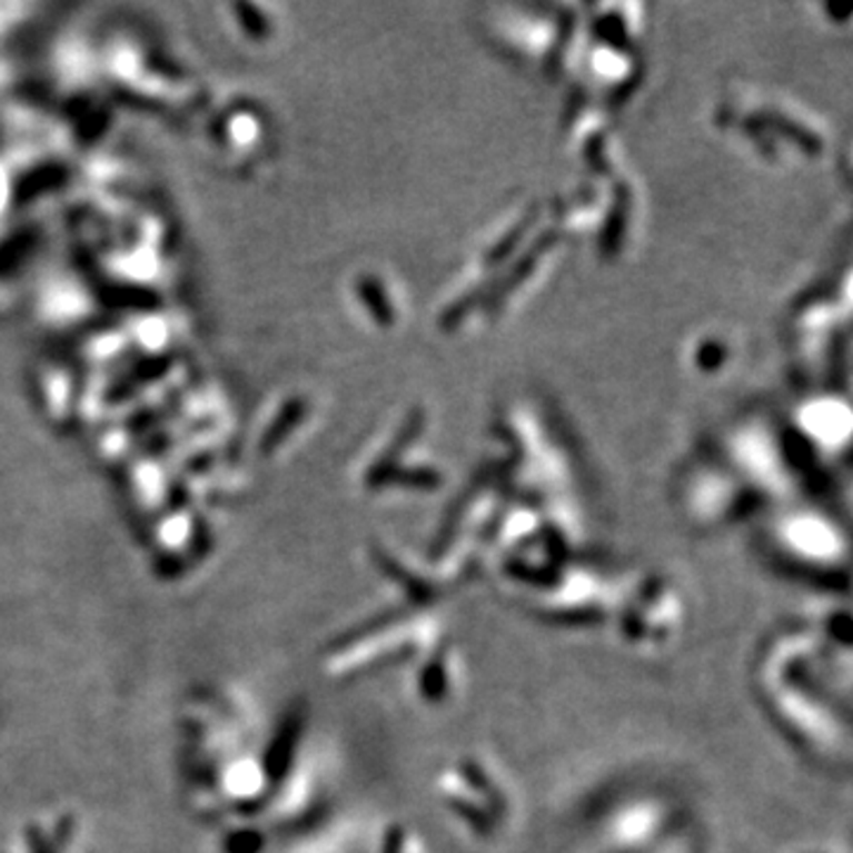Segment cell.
I'll use <instances>...</instances> for the list:
<instances>
[{"mask_svg": "<svg viewBox=\"0 0 853 853\" xmlns=\"http://www.w3.org/2000/svg\"><path fill=\"white\" fill-rule=\"evenodd\" d=\"M301 714H292L287 718V723L282 725V731L276 735L274 744H270L268 750V771L274 777L282 775L289 764H292V754H295V747H297V740H299V731H301Z\"/></svg>", "mask_w": 853, "mask_h": 853, "instance_id": "ba28073f", "label": "cell"}, {"mask_svg": "<svg viewBox=\"0 0 853 853\" xmlns=\"http://www.w3.org/2000/svg\"><path fill=\"white\" fill-rule=\"evenodd\" d=\"M33 853H58V849L43 840H33Z\"/></svg>", "mask_w": 853, "mask_h": 853, "instance_id": "30bf717a", "label": "cell"}, {"mask_svg": "<svg viewBox=\"0 0 853 853\" xmlns=\"http://www.w3.org/2000/svg\"><path fill=\"white\" fill-rule=\"evenodd\" d=\"M460 674L463 666L458 649L442 638L413 662V695L417 702L429 706V710H442V706L453 704V700H456Z\"/></svg>", "mask_w": 853, "mask_h": 853, "instance_id": "52a82bcc", "label": "cell"}, {"mask_svg": "<svg viewBox=\"0 0 853 853\" xmlns=\"http://www.w3.org/2000/svg\"><path fill=\"white\" fill-rule=\"evenodd\" d=\"M799 853H827V851H821V849H809V851H799Z\"/></svg>", "mask_w": 853, "mask_h": 853, "instance_id": "8fae6325", "label": "cell"}, {"mask_svg": "<svg viewBox=\"0 0 853 853\" xmlns=\"http://www.w3.org/2000/svg\"><path fill=\"white\" fill-rule=\"evenodd\" d=\"M379 853H429L420 832H413L404 823H394L387 827Z\"/></svg>", "mask_w": 853, "mask_h": 853, "instance_id": "9c48e42d", "label": "cell"}, {"mask_svg": "<svg viewBox=\"0 0 853 853\" xmlns=\"http://www.w3.org/2000/svg\"><path fill=\"white\" fill-rule=\"evenodd\" d=\"M609 853H659L690 830L681 804L664 796L619 802L603 823Z\"/></svg>", "mask_w": 853, "mask_h": 853, "instance_id": "5b68a950", "label": "cell"}, {"mask_svg": "<svg viewBox=\"0 0 853 853\" xmlns=\"http://www.w3.org/2000/svg\"><path fill=\"white\" fill-rule=\"evenodd\" d=\"M685 619L683 588L666 574L649 572L616 588L609 624L624 647L641 655H659L681 638Z\"/></svg>", "mask_w": 853, "mask_h": 853, "instance_id": "3957f363", "label": "cell"}, {"mask_svg": "<svg viewBox=\"0 0 853 853\" xmlns=\"http://www.w3.org/2000/svg\"><path fill=\"white\" fill-rule=\"evenodd\" d=\"M783 555L777 567L790 569L796 578L809 581L813 591L846 595L849 562L846 543L819 517H792L780 529Z\"/></svg>", "mask_w": 853, "mask_h": 853, "instance_id": "277c9868", "label": "cell"}, {"mask_svg": "<svg viewBox=\"0 0 853 853\" xmlns=\"http://www.w3.org/2000/svg\"><path fill=\"white\" fill-rule=\"evenodd\" d=\"M434 799L448 819L477 842H494L510 825L513 794L486 758L458 754L432 780Z\"/></svg>", "mask_w": 853, "mask_h": 853, "instance_id": "7a4b0ae2", "label": "cell"}, {"mask_svg": "<svg viewBox=\"0 0 853 853\" xmlns=\"http://www.w3.org/2000/svg\"><path fill=\"white\" fill-rule=\"evenodd\" d=\"M616 588L584 569L569 567L555 584L526 603L540 622L565 628H593L609 624Z\"/></svg>", "mask_w": 853, "mask_h": 853, "instance_id": "8992f818", "label": "cell"}, {"mask_svg": "<svg viewBox=\"0 0 853 853\" xmlns=\"http://www.w3.org/2000/svg\"><path fill=\"white\" fill-rule=\"evenodd\" d=\"M756 687L799 750L827 766H849L851 649L827 643L809 622L775 631L761 647Z\"/></svg>", "mask_w": 853, "mask_h": 853, "instance_id": "6da1fadb", "label": "cell"}]
</instances>
